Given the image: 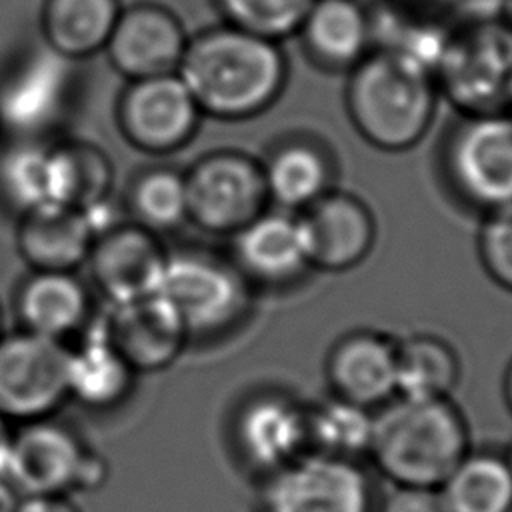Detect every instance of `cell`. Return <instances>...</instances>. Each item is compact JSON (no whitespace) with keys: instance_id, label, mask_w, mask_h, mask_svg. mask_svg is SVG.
Here are the masks:
<instances>
[{"instance_id":"obj_1","label":"cell","mask_w":512,"mask_h":512,"mask_svg":"<svg viewBox=\"0 0 512 512\" xmlns=\"http://www.w3.org/2000/svg\"><path fill=\"white\" fill-rule=\"evenodd\" d=\"M176 74L202 116L238 122L266 112L282 96L288 58L280 42L222 22L188 36Z\"/></svg>"},{"instance_id":"obj_2","label":"cell","mask_w":512,"mask_h":512,"mask_svg":"<svg viewBox=\"0 0 512 512\" xmlns=\"http://www.w3.org/2000/svg\"><path fill=\"white\" fill-rule=\"evenodd\" d=\"M470 450L468 420L452 398L394 396L372 414L368 458L392 486L440 488Z\"/></svg>"},{"instance_id":"obj_3","label":"cell","mask_w":512,"mask_h":512,"mask_svg":"<svg viewBox=\"0 0 512 512\" xmlns=\"http://www.w3.org/2000/svg\"><path fill=\"white\" fill-rule=\"evenodd\" d=\"M438 94L430 70L402 54L374 48L348 72L344 104L352 126L370 146L406 152L432 126Z\"/></svg>"},{"instance_id":"obj_4","label":"cell","mask_w":512,"mask_h":512,"mask_svg":"<svg viewBox=\"0 0 512 512\" xmlns=\"http://www.w3.org/2000/svg\"><path fill=\"white\" fill-rule=\"evenodd\" d=\"M158 294L178 314L190 342L226 336L254 306V288L228 252L192 244L168 250Z\"/></svg>"},{"instance_id":"obj_5","label":"cell","mask_w":512,"mask_h":512,"mask_svg":"<svg viewBox=\"0 0 512 512\" xmlns=\"http://www.w3.org/2000/svg\"><path fill=\"white\" fill-rule=\"evenodd\" d=\"M434 78L462 114H512V28L488 20L452 32Z\"/></svg>"},{"instance_id":"obj_6","label":"cell","mask_w":512,"mask_h":512,"mask_svg":"<svg viewBox=\"0 0 512 512\" xmlns=\"http://www.w3.org/2000/svg\"><path fill=\"white\" fill-rule=\"evenodd\" d=\"M452 192L488 212L512 202V114H462L442 146Z\"/></svg>"},{"instance_id":"obj_7","label":"cell","mask_w":512,"mask_h":512,"mask_svg":"<svg viewBox=\"0 0 512 512\" xmlns=\"http://www.w3.org/2000/svg\"><path fill=\"white\" fill-rule=\"evenodd\" d=\"M188 222L216 236H232L264 210L270 198L262 162L236 148L202 154L186 170Z\"/></svg>"},{"instance_id":"obj_8","label":"cell","mask_w":512,"mask_h":512,"mask_svg":"<svg viewBox=\"0 0 512 512\" xmlns=\"http://www.w3.org/2000/svg\"><path fill=\"white\" fill-rule=\"evenodd\" d=\"M362 462L306 454L262 480L256 512H376Z\"/></svg>"},{"instance_id":"obj_9","label":"cell","mask_w":512,"mask_h":512,"mask_svg":"<svg viewBox=\"0 0 512 512\" xmlns=\"http://www.w3.org/2000/svg\"><path fill=\"white\" fill-rule=\"evenodd\" d=\"M68 344L26 330L0 336V416L24 424L68 402Z\"/></svg>"},{"instance_id":"obj_10","label":"cell","mask_w":512,"mask_h":512,"mask_svg":"<svg viewBox=\"0 0 512 512\" xmlns=\"http://www.w3.org/2000/svg\"><path fill=\"white\" fill-rule=\"evenodd\" d=\"M120 136L138 152L166 156L198 132L202 112L182 78L174 74L130 80L114 108Z\"/></svg>"},{"instance_id":"obj_11","label":"cell","mask_w":512,"mask_h":512,"mask_svg":"<svg viewBox=\"0 0 512 512\" xmlns=\"http://www.w3.org/2000/svg\"><path fill=\"white\" fill-rule=\"evenodd\" d=\"M238 460L264 478L310 454L308 406L284 392L248 396L232 420Z\"/></svg>"},{"instance_id":"obj_12","label":"cell","mask_w":512,"mask_h":512,"mask_svg":"<svg viewBox=\"0 0 512 512\" xmlns=\"http://www.w3.org/2000/svg\"><path fill=\"white\" fill-rule=\"evenodd\" d=\"M228 256L252 288H288L312 270L302 218L288 210H264L234 232Z\"/></svg>"},{"instance_id":"obj_13","label":"cell","mask_w":512,"mask_h":512,"mask_svg":"<svg viewBox=\"0 0 512 512\" xmlns=\"http://www.w3.org/2000/svg\"><path fill=\"white\" fill-rule=\"evenodd\" d=\"M166 254L160 236L124 220L94 240L86 264L96 292L122 306L158 294Z\"/></svg>"},{"instance_id":"obj_14","label":"cell","mask_w":512,"mask_h":512,"mask_svg":"<svg viewBox=\"0 0 512 512\" xmlns=\"http://www.w3.org/2000/svg\"><path fill=\"white\" fill-rule=\"evenodd\" d=\"M188 44L182 20L156 2L124 6L104 54L116 74L130 80L178 72Z\"/></svg>"},{"instance_id":"obj_15","label":"cell","mask_w":512,"mask_h":512,"mask_svg":"<svg viewBox=\"0 0 512 512\" xmlns=\"http://www.w3.org/2000/svg\"><path fill=\"white\" fill-rule=\"evenodd\" d=\"M86 448L76 428L56 416L16 424L8 482L20 496L68 494Z\"/></svg>"},{"instance_id":"obj_16","label":"cell","mask_w":512,"mask_h":512,"mask_svg":"<svg viewBox=\"0 0 512 512\" xmlns=\"http://www.w3.org/2000/svg\"><path fill=\"white\" fill-rule=\"evenodd\" d=\"M398 340L386 332L360 328L340 336L326 356L330 394L366 410H378L396 396Z\"/></svg>"},{"instance_id":"obj_17","label":"cell","mask_w":512,"mask_h":512,"mask_svg":"<svg viewBox=\"0 0 512 512\" xmlns=\"http://www.w3.org/2000/svg\"><path fill=\"white\" fill-rule=\"evenodd\" d=\"M298 214L304 224L312 268L346 272L364 262L376 244L374 212L352 192L332 188Z\"/></svg>"},{"instance_id":"obj_18","label":"cell","mask_w":512,"mask_h":512,"mask_svg":"<svg viewBox=\"0 0 512 512\" xmlns=\"http://www.w3.org/2000/svg\"><path fill=\"white\" fill-rule=\"evenodd\" d=\"M102 330L136 374L166 370L190 344L182 320L160 294L110 306Z\"/></svg>"},{"instance_id":"obj_19","label":"cell","mask_w":512,"mask_h":512,"mask_svg":"<svg viewBox=\"0 0 512 512\" xmlns=\"http://www.w3.org/2000/svg\"><path fill=\"white\" fill-rule=\"evenodd\" d=\"M66 62L44 46L4 76L0 84L2 134L44 140L66 102Z\"/></svg>"},{"instance_id":"obj_20","label":"cell","mask_w":512,"mask_h":512,"mask_svg":"<svg viewBox=\"0 0 512 512\" xmlns=\"http://www.w3.org/2000/svg\"><path fill=\"white\" fill-rule=\"evenodd\" d=\"M14 312L20 330L66 342L88 326L92 298L74 272L30 270L16 290Z\"/></svg>"},{"instance_id":"obj_21","label":"cell","mask_w":512,"mask_h":512,"mask_svg":"<svg viewBox=\"0 0 512 512\" xmlns=\"http://www.w3.org/2000/svg\"><path fill=\"white\" fill-rule=\"evenodd\" d=\"M14 242L30 270L76 272L88 260L94 234L80 210L44 204L16 218Z\"/></svg>"},{"instance_id":"obj_22","label":"cell","mask_w":512,"mask_h":512,"mask_svg":"<svg viewBox=\"0 0 512 512\" xmlns=\"http://www.w3.org/2000/svg\"><path fill=\"white\" fill-rule=\"evenodd\" d=\"M260 162L268 198L280 210L302 212L334 188V158L316 138L288 136Z\"/></svg>"},{"instance_id":"obj_23","label":"cell","mask_w":512,"mask_h":512,"mask_svg":"<svg viewBox=\"0 0 512 512\" xmlns=\"http://www.w3.org/2000/svg\"><path fill=\"white\" fill-rule=\"evenodd\" d=\"M296 34L326 72H350L372 50L370 14L358 0H314Z\"/></svg>"},{"instance_id":"obj_24","label":"cell","mask_w":512,"mask_h":512,"mask_svg":"<svg viewBox=\"0 0 512 512\" xmlns=\"http://www.w3.org/2000/svg\"><path fill=\"white\" fill-rule=\"evenodd\" d=\"M136 372L106 338L102 324L68 346V400L86 410L106 412L128 400L136 386Z\"/></svg>"},{"instance_id":"obj_25","label":"cell","mask_w":512,"mask_h":512,"mask_svg":"<svg viewBox=\"0 0 512 512\" xmlns=\"http://www.w3.org/2000/svg\"><path fill=\"white\" fill-rule=\"evenodd\" d=\"M122 8L120 0H44V46L68 62L88 60L104 52Z\"/></svg>"},{"instance_id":"obj_26","label":"cell","mask_w":512,"mask_h":512,"mask_svg":"<svg viewBox=\"0 0 512 512\" xmlns=\"http://www.w3.org/2000/svg\"><path fill=\"white\" fill-rule=\"evenodd\" d=\"M114 168L108 154L86 140L50 144L48 200L50 204L84 210L112 196Z\"/></svg>"},{"instance_id":"obj_27","label":"cell","mask_w":512,"mask_h":512,"mask_svg":"<svg viewBox=\"0 0 512 512\" xmlns=\"http://www.w3.org/2000/svg\"><path fill=\"white\" fill-rule=\"evenodd\" d=\"M438 490L446 512L512 510V472L498 452L470 450Z\"/></svg>"},{"instance_id":"obj_28","label":"cell","mask_w":512,"mask_h":512,"mask_svg":"<svg viewBox=\"0 0 512 512\" xmlns=\"http://www.w3.org/2000/svg\"><path fill=\"white\" fill-rule=\"evenodd\" d=\"M460 374V358L442 336L416 332L398 340L396 396L450 398Z\"/></svg>"},{"instance_id":"obj_29","label":"cell","mask_w":512,"mask_h":512,"mask_svg":"<svg viewBox=\"0 0 512 512\" xmlns=\"http://www.w3.org/2000/svg\"><path fill=\"white\" fill-rule=\"evenodd\" d=\"M126 220L156 236L178 230L188 222L184 170L150 166L134 174L124 198Z\"/></svg>"},{"instance_id":"obj_30","label":"cell","mask_w":512,"mask_h":512,"mask_svg":"<svg viewBox=\"0 0 512 512\" xmlns=\"http://www.w3.org/2000/svg\"><path fill=\"white\" fill-rule=\"evenodd\" d=\"M50 142L8 138L0 144V206L20 218L48 200Z\"/></svg>"},{"instance_id":"obj_31","label":"cell","mask_w":512,"mask_h":512,"mask_svg":"<svg viewBox=\"0 0 512 512\" xmlns=\"http://www.w3.org/2000/svg\"><path fill=\"white\" fill-rule=\"evenodd\" d=\"M372 414V410L334 396L308 406L310 454L360 462L368 456Z\"/></svg>"},{"instance_id":"obj_32","label":"cell","mask_w":512,"mask_h":512,"mask_svg":"<svg viewBox=\"0 0 512 512\" xmlns=\"http://www.w3.org/2000/svg\"><path fill=\"white\" fill-rule=\"evenodd\" d=\"M314 0H214L224 24L282 42L294 36Z\"/></svg>"},{"instance_id":"obj_33","label":"cell","mask_w":512,"mask_h":512,"mask_svg":"<svg viewBox=\"0 0 512 512\" xmlns=\"http://www.w3.org/2000/svg\"><path fill=\"white\" fill-rule=\"evenodd\" d=\"M476 248L486 274L512 292V202L484 212Z\"/></svg>"},{"instance_id":"obj_34","label":"cell","mask_w":512,"mask_h":512,"mask_svg":"<svg viewBox=\"0 0 512 512\" xmlns=\"http://www.w3.org/2000/svg\"><path fill=\"white\" fill-rule=\"evenodd\" d=\"M376 512H446L438 488L392 486L378 498Z\"/></svg>"},{"instance_id":"obj_35","label":"cell","mask_w":512,"mask_h":512,"mask_svg":"<svg viewBox=\"0 0 512 512\" xmlns=\"http://www.w3.org/2000/svg\"><path fill=\"white\" fill-rule=\"evenodd\" d=\"M110 478V466L102 454H98L92 448H86V452L80 458L72 492H98L104 488V484Z\"/></svg>"},{"instance_id":"obj_36","label":"cell","mask_w":512,"mask_h":512,"mask_svg":"<svg viewBox=\"0 0 512 512\" xmlns=\"http://www.w3.org/2000/svg\"><path fill=\"white\" fill-rule=\"evenodd\" d=\"M456 12L466 24H478L488 20H500L504 0H440Z\"/></svg>"},{"instance_id":"obj_37","label":"cell","mask_w":512,"mask_h":512,"mask_svg":"<svg viewBox=\"0 0 512 512\" xmlns=\"http://www.w3.org/2000/svg\"><path fill=\"white\" fill-rule=\"evenodd\" d=\"M16 512H80L66 494L22 496Z\"/></svg>"},{"instance_id":"obj_38","label":"cell","mask_w":512,"mask_h":512,"mask_svg":"<svg viewBox=\"0 0 512 512\" xmlns=\"http://www.w3.org/2000/svg\"><path fill=\"white\" fill-rule=\"evenodd\" d=\"M10 444H12V428L0 416V480H8L10 470Z\"/></svg>"},{"instance_id":"obj_39","label":"cell","mask_w":512,"mask_h":512,"mask_svg":"<svg viewBox=\"0 0 512 512\" xmlns=\"http://www.w3.org/2000/svg\"><path fill=\"white\" fill-rule=\"evenodd\" d=\"M20 498L22 496L8 480H0V512H16Z\"/></svg>"},{"instance_id":"obj_40","label":"cell","mask_w":512,"mask_h":512,"mask_svg":"<svg viewBox=\"0 0 512 512\" xmlns=\"http://www.w3.org/2000/svg\"><path fill=\"white\" fill-rule=\"evenodd\" d=\"M502 398H504V404L508 408V412L512 414V358L504 370V376H502Z\"/></svg>"},{"instance_id":"obj_41","label":"cell","mask_w":512,"mask_h":512,"mask_svg":"<svg viewBox=\"0 0 512 512\" xmlns=\"http://www.w3.org/2000/svg\"><path fill=\"white\" fill-rule=\"evenodd\" d=\"M500 20H504L510 28H512V0H504L502 4V14H500Z\"/></svg>"},{"instance_id":"obj_42","label":"cell","mask_w":512,"mask_h":512,"mask_svg":"<svg viewBox=\"0 0 512 512\" xmlns=\"http://www.w3.org/2000/svg\"><path fill=\"white\" fill-rule=\"evenodd\" d=\"M504 460H506V464H508V468H510V472H512V440L508 442V448H506V452H504Z\"/></svg>"},{"instance_id":"obj_43","label":"cell","mask_w":512,"mask_h":512,"mask_svg":"<svg viewBox=\"0 0 512 512\" xmlns=\"http://www.w3.org/2000/svg\"><path fill=\"white\" fill-rule=\"evenodd\" d=\"M4 334V316H2V308H0V336Z\"/></svg>"},{"instance_id":"obj_44","label":"cell","mask_w":512,"mask_h":512,"mask_svg":"<svg viewBox=\"0 0 512 512\" xmlns=\"http://www.w3.org/2000/svg\"><path fill=\"white\" fill-rule=\"evenodd\" d=\"M2 136H4V134H2V124H0V140H2Z\"/></svg>"},{"instance_id":"obj_45","label":"cell","mask_w":512,"mask_h":512,"mask_svg":"<svg viewBox=\"0 0 512 512\" xmlns=\"http://www.w3.org/2000/svg\"><path fill=\"white\" fill-rule=\"evenodd\" d=\"M510 512H512V510H510Z\"/></svg>"}]
</instances>
